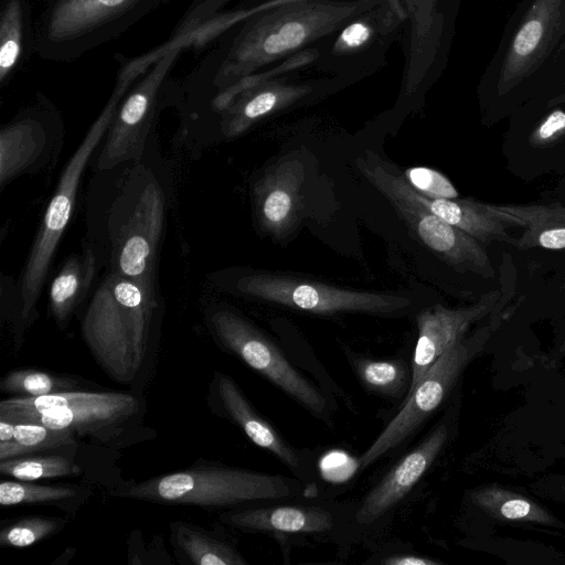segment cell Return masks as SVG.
<instances>
[{
	"label": "cell",
	"mask_w": 565,
	"mask_h": 565,
	"mask_svg": "<svg viewBox=\"0 0 565 565\" xmlns=\"http://www.w3.org/2000/svg\"><path fill=\"white\" fill-rule=\"evenodd\" d=\"M221 521L244 531L321 533L331 529L332 515L319 507L278 505L232 511Z\"/></svg>",
	"instance_id": "18"
},
{
	"label": "cell",
	"mask_w": 565,
	"mask_h": 565,
	"mask_svg": "<svg viewBox=\"0 0 565 565\" xmlns=\"http://www.w3.org/2000/svg\"><path fill=\"white\" fill-rule=\"evenodd\" d=\"M370 11L351 20L340 30V33L333 45L334 53L339 55L356 53L359 50L365 47L366 44H369L372 39L375 38V32L377 30L375 18H377L383 11L388 10L382 9L375 15V18L372 17Z\"/></svg>",
	"instance_id": "31"
},
{
	"label": "cell",
	"mask_w": 565,
	"mask_h": 565,
	"mask_svg": "<svg viewBox=\"0 0 565 565\" xmlns=\"http://www.w3.org/2000/svg\"><path fill=\"white\" fill-rule=\"evenodd\" d=\"M162 302L157 281L106 274L83 316V340L115 382L141 386L159 343Z\"/></svg>",
	"instance_id": "2"
},
{
	"label": "cell",
	"mask_w": 565,
	"mask_h": 565,
	"mask_svg": "<svg viewBox=\"0 0 565 565\" xmlns=\"http://www.w3.org/2000/svg\"><path fill=\"white\" fill-rule=\"evenodd\" d=\"M565 135V113L556 109L552 111L535 129L532 142L537 146H548Z\"/></svg>",
	"instance_id": "34"
},
{
	"label": "cell",
	"mask_w": 565,
	"mask_h": 565,
	"mask_svg": "<svg viewBox=\"0 0 565 565\" xmlns=\"http://www.w3.org/2000/svg\"><path fill=\"white\" fill-rule=\"evenodd\" d=\"M79 380L33 369H19L7 373L0 381V390L14 396L38 397L78 390Z\"/></svg>",
	"instance_id": "27"
},
{
	"label": "cell",
	"mask_w": 565,
	"mask_h": 565,
	"mask_svg": "<svg viewBox=\"0 0 565 565\" xmlns=\"http://www.w3.org/2000/svg\"><path fill=\"white\" fill-rule=\"evenodd\" d=\"M2 476L22 481L78 476L82 470L71 457L64 455L22 456L0 460Z\"/></svg>",
	"instance_id": "26"
},
{
	"label": "cell",
	"mask_w": 565,
	"mask_h": 565,
	"mask_svg": "<svg viewBox=\"0 0 565 565\" xmlns=\"http://www.w3.org/2000/svg\"><path fill=\"white\" fill-rule=\"evenodd\" d=\"M504 296L503 289L492 290L472 305L457 308L436 305L417 316L418 337L408 393L445 351L468 334L471 327L504 307L510 298Z\"/></svg>",
	"instance_id": "11"
},
{
	"label": "cell",
	"mask_w": 565,
	"mask_h": 565,
	"mask_svg": "<svg viewBox=\"0 0 565 565\" xmlns=\"http://www.w3.org/2000/svg\"><path fill=\"white\" fill-rule=\"evenodd\" d=\"M305 162L296 154L280 159L254 183L253 199L260 227L281 237L292 230L301 209Z\"/></svg>",
	"instance_id": "13"
},
{
	"label": "cell",
	"mask_w": 565,
	"mask_h": 565,
	"mask_svg": "<svg viewBox=\"0 0 565 565\" xmlns=\"http://www.w3.org/2000/svg\"><path fill=\"white\" fill-rule=\"evenodd\" d=\"M14 423L0 419V441H11L14 439Z\"/></svg>",
	"instance_id": "38"
},
{
	"label": "cell",
	"mask_w": 565,
	"mask_h": 565,
	"mask_svg": "<svg viewBox=\"0 0 565 565\" xmlns=\"http://www.w3.org/2000/svg\"><path fill=\"white\" fill-rule=\"evenodd\" d=\"M504 318L503 307L444 352L407 394L401 411L361 457V468H366L404 441L438 408L461 372L486 348Z\"/></svg>",
	"instance_id": "7"
},
{
	"label": "cell",
	"mask_w": 565,
	"mask_h": 565,
	"mask_svg": "<svg viewBox=\"0 0 565 565\" xmlns=\"http://www.w3.org/2000/svg\"><path fill=\"white\" fill-rule=\"evenodd\" d=\"M295 486L282 476L203 463L122 486L113 495L159 504L216 509L288 498L292 495Z\"/></svg>",
	"instance_id": "4"
},
{
	"label": "cell",
	"mask_w": 565,
	"mask_h": 565,
	"mask_svg": "<svg viewBox=\"0 0 565 565\" xmlns=\"http://www.w3.org/2000/svg\"><path fill=\"white\" fill-rule=\"evenodd\" d=\"M235 289L242 295L319 315H392L411 306V300L402 296L344 289L276 274L243 276L235 282Z\"/></svg>",
	"instance_id": "9"
},
{
	"label": "cell",
	"mask_w": 565,
	"mask_h": 565,
	"mask_svg": "<svg viewBox=\"0 0 565 565\" xmlns=\"http://www.w3.org/2000/svg\"><path fill=\"white\" fill-rule=\"evenodd\" d=\"M529 18L516 32L512 42L511 52L508 58L507 73H513L521 65V62L530 57L539 47L545 31L546 20L536 11Z\"/></svg>",
	"instance_id": "32"
},
{
	"label": "cell",
	"mask_w": 565,
	"mask_h": 565,
	"mask_svg": "<svg viewBox=\"0 0 565 565\" xmlns=\"http://www.w3.org/2000/svg\"><path fill=\"white\" fill-rule=\"evenodd\" d=\"M449 436L446 424H440L417 447L408 452L363 500L356 521L369 524L380 519L399 502L420 480L437 458Z\"/></svg>",
	"instance_id": "15"
},
{
	"label": "cell",
	"mask_w": 565,
	"mask_h": 565,
	"mask_svg": "<svg viewBox=\"0 0 565 565\" xmlns=\"http://www.w3.org/2000/svg\"><path fill=\"white\" fill-rule=\"evenodd\" d=\"M487 207L505 221L510 226L523 228L515 238L519 249L545 248L565 249V205L550 204H494Z\"/></svg>",
	"instance_id": "17"
},
{
	"label": "cell",
	"mask_w": 565,
	"mask_h": 565,
	"mask_svg": "<svg viewBox=\"0 0 565 565\" xmlns=\"http://www.w3.org/2000/svg\"><path fill=\"white\" fill-rule=\"evenodd\" d=\"M376 189L394 205L422 243L448 265L484 278L494 277L490 257L481 242L397 192L385 186Z\"/></svg>",
	"instance_id": "12"
},
{
	"label": "cell",
	"mask_w": 565,
	"mask_h": 565,
	"mask_svg": "<svg viewBox=\"0 0 565 565\" xmlns=\"http://www.w3.org/2000/svg\"><path fill=\"white\" fill-rule=\"evenodd\" d=\"M471 499L482 512L497 521L565 529V523L533 499L498 484L475 490Z\"/></svg>",
	"instance_id": "22"
},
{
	"label": "cell",
	"mask_w": 565,
	"mask_h": 565,
	"mask_svg": "<svg viewBox=\"0 0 565 565\" xmlns=\"http://www.w3.org/2000/svg\"><path fill=\"white\" fill-rule=\"evenodd\" d=\"M66 519L56 516H26L9 523L0 530V544L8 547H30L61 530Z\"/></svg>",
	"instance_id": "29"
},
{
	"label": "cell",
	"mask_w": 565,
	"mask_h": 565,
	"mask_svg": "<svg viewBox=\"0 0 565 565\" xmlns=\"http://www.w3.org/2000/svg\"><path fill=\"white\" fill-rule=\"evenodd\" d=\"M149 0H57L47 20L53 42H71L114 23Z\"/></svg>",
	"instance_id": "16"
},
{
	"label": "cell",
	"mask_w": 565,
	"mask_h": 565,
	"mask_svg": "<svg viewBox=\"0 0 565 565\" xmlns=\"http://www.w3.org/2000/svg\"><path fill=\"white\" fill-rule=\"evenodd\" d=\"M211 411L235 424L256 446L269 451L292 471L300 468L295 449L256 412L234 379L215 371L209 384Z\"/></svg>",
	"instance_id": "14"
},
{
	"label": "cell",
	"mask_w": 565,
	"mask_h": 565,
	"mask_svg": "<svg viewBox=\"0 0 565 565\" xmlns=\"http://www.w3.org/2000/svg\"><path fill=\"white\" fill-rule=\"evenodd\" d=\"M121 95L114 93L107 105L87 130L65 166L47 204L41 226L18 282L21 300V321L26 327L40 298L44 281L60 241L71 221L85 168L98 148L118 109Z\"/></svg>",
	"instance_id": "6"
},
{
	"label": "cell",
	"mask_w": 565,
	"mask_h": 565,
	"mask_svg": "<svg viewBox=\"0 0 565 565\" xmlns=\"http://www.w3.org/2000/svg\"><path fill=\"white\" fill-rule=\"evenodd\" d=\"M534 489L545 498L565 503V477H545L536 486H534Z\"/></svg>",
	"instance_id": "35"
},
{
	"label": "cell",
	"mask_w": 565,
	"mask_h": 565,
	"mask_svg": "<svg viewBox=\"0 0 565 565\" xmlns=\"http://www.w3.org/2000/svg\"><path fill=\"white\" fill-rule=\"evenodd\" d=\"M76 434L67 428L56 429L35 423H18L14 439L0 441V460L62 450L76 445Z\"/></svg>",
	"instance_id": "25"
},
{
	"label": "cell",
	"mask_w": 565,
	"mask_h": 565,
	"mask_svg": "<svg viewBox=\"0 0 565 565\" xmlns=\"http://www.w3.org/2000/svg\"><path fill=\"white\" fill-rule=\"evenodd\" d=\"M23 13L21 0H8L0 19V82L3 83L19 61L22 47Z\"/></svg>",
	"instance_id": "30"
},
{
	"label": "cell",
	"mask_w": 565,
	"mask_h": 565,
	"mask_svg": "<svg viewBox=\"0 0 565 565\" xmlns=\"http://www.w3.org/2000/svg\"><path fill=\"white\" fill-rule=\"evenodd\" d=\"M354 364L361 382L373 393L398 397L409 390L412 374L403 361L359 359Z\"/></svg>",
	"instance_id": "28"
},
{
	"label": "cell",
	"mask_w": 565,
	"mask_h": 565,
	"mask_svg": "<svg viewBox=\"0 0 565 565\" xmlns=\"http://www.w3.org/2000/svg\"><path fill=\"white\" fill-rule=\"evenodd\" d=\"M377 6L381 4L370 0H297L259 12L249 18L234 40L215 84H233L249 76L277 58L340 31Z\"/></svg>",
	"instance_id": "3"
},
{
	"label": "cell",
	"mask_w": 565,
	"mask_h": 565,
	"mask_svg": "<svg viewBox=\"0 0 565 565\" xmlns=\"http://www.w3.org/2000/svg\"><path fill=\"white\" fill-rule=\"evenodd\" d=\"M50 146L47 130L39 120L24 118L3 127L0 132L1 188L41 163Z\"/></svg>",
	"instance_id": "19"
},
{
	"label": "cell",
	"mask_w": 565,
	"mask_h": 565,
	"mask_svg": "<svg viewBox=\"0 0 565 565\" xmlns=\"http://www.w3.org/2000/svg\"><path fill=\"white\" fill-rule=\"evenodd\" d=\"M87 200V245L107 274L157 281L166 195L141 161L96 171Z\"/></svg>",
	"instance_id": "1"
},
{
	"label": "cell",
	"mask_w": 565,
	"mask_h": 565,
	"mask_svg": "<svg viewBox=\"0 0 565 565\" xmlns=\"http://www.w3.org/2000/svg\"><path fill=\"white\" fill-rule=\"evenodd\" d=\"M407 182L422 194L434 199H457L458 191L443 173L416 167L404 172Z\"/></svg>",
	"instance_id": "33"
},
{
	"label": "cell",
	"mask_w": 565,
	"mask_h": 565,
	"mask_svg": "<svg viewBox=\"0 0 565 565\" xmlns=\"http://www.w3.org/2000/svg\"><path fill=\"white\" fill-rule=\"evenodd\" d=\"M206 324L215 342L266 377L310 413L324 417L328 402L321 391L301 374L282 352L254 324L234 310L213 306Z\"/></svg>",
	"instance_id": "8"
},
{
	"label": "cell",
	"mask_w": 565,
	"mask_h": 565,
	"mask_svg": "<svg viewBox=\"0 0 565 565\" xmlns=\"http://www.w3.org/2000/svg\"><path fill=\"white\" fill-rule=\"evenodd\" d=\"M179 52V47L167 51L117 109L98 153L96 171L141 161L159 88Z\"/></svg>",
	"instance_id": "10"
},
{
	"label": "cell",
	"mask_w": 565,
	"mask_h": 565,
	"mask_svg": "<svg viewBox=\"0 0 565 565\" xmlns=\"http://www.w3.org/2000/svg\"><path fill=\"white\" fill-rule=\"evenodd\" d=\"M88 495V490L77 484H42L22 480L0 483L2 507L51 505L70 513L75 512Z\"/></svg>",
	"instance_id": "24"
},
{
	"label": "cell",
	"mask_w": 565,
	"mask_h": 565,
	"mask_svg": "<svg viewBox=\"0 0 565 565\" xmlns=\"http://www.w3.org/2000/svg\"><path fill=\"white\" fill-rule=\"evenodd\" d=\"M386 565H438V561L418 555H394L383 561Z\"/></svg>",
	"instance_id": "36"
},
{
	"label": "cell",
	"mask_w": 565,
	"mask_h": 565,
	"mask_svg": "<svg viewBox=\"0 0 565 565\" xmlns=\"http://www.w3.org/2000/svg\"><path fill=\"white\" fill-rule=\"evenodd\" d=\"M97 257L90 246L84 245L82 253L68 257L49 291V306L57 326L66 327L72 316L86 298L97 271Z\"/></svg>",
	"instance_id": "20"
},
{
	"label": "cell",
	"mask_w": 565,
	"mask_h": 565,
	"mask_svg": "<svg viewBox=\"0 0 565 565\" xmlns=\"http://www.w3.org/2000/svg\"><path fill=\"white\" fill-rule=\"evenodd\" d=\"M375 1L386 8L398 22L406 20V14L401 6L399 0H370Z\"/></svg>",
	"instance_id": "37"
},
{
	"label": "cell",
	"mask_w": 565,
	"mask_h": 565,
	"mask_svg": "<svg viewBox=\"0 0 565 565\" xmlns=\"http://www.w3.org/2000/svg\"><path fill=\"white\" fill-rule=\"evenodd\" d=\"M175 552L194 565H245L244 557L227 543L194 524L175 521L170 524Z\"/></svg>",
	"instance_id": "23"
},
{
	"label": "cell",
	"mask_w": 565,
	"mask_h": 565,
	"mask_svg": "<svg viewBox=\"0 0 565 565\" xmlns=\"http://www.w3.org/2000/svg\"><path fill=\"white\" fill-rule=\"evenodd\" d=\"M308 86L267 83L246 90L223 110L222 132L234 138L247 130L255 121L290 105L310 92Z\"/></svg>",
	"instance_id": "21"
},
{
	"label": "cell",
	"mask_w": 565,
	"mask_h": 565,
	"mask_svg": "<svg viewBox=\"0 0 565 565\" xmlns=\"http://www.w3.org/2000/svg\"><path fill=\"white\" fill-rule=\"evenodd\" d=\"M142 411L141 397L126 392L73 390L38 397L13 396L0 402V419L67 428L106 444L140 419Z\"/></svg>",
	"instance_id": "5"
}]
</instances>
